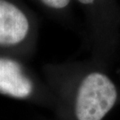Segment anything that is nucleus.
<instances>
[{
    "mask_svg": "<svg viewBox=\"0 0 120 120\" xmlns=\"http://www.w3.org/2000/svg\"><path fill=\"white\" fill-rule=\"evenodd\" d=\"M37 35V22L29 9L19 0H0V50L9 56L29 54Z\"/></svg>",
    "mask_w": 120,
    "mask_h": 120,
    "instance_id": "obj_1",
    "label": "nucleus"
},
{
    "mask_svg": "<svg viewBox=\"0 0 120 120\" xmlns=\"http://www.w3.org/2000/svg\"><path fill=\"white\" fill-rule=\"evenodd\" d=\"M40 7L54 14H63L69 9L73 0H33Z\"/></svg>",
    "mask_w": 120,
    "mask_h": 120,
    "instance_id": "obj_4",
    "label": "nucleus"
},
{
    "mask_svg": "<svg viewBox=\"0 0 120 120\" xmlns=\"http://www.w3.org/2000/svg\"><path fill=\"white\" fill-rule=\"evenodd\" d=\"M34 91L33 82L13 56H0V94L26 99Z\"/></svg>",
    "mask_w": 120,
    "mask_h": 120,
    "instance_id": "obj_3",
    "label": "nucleus"
},
{
    "mask_svg": "<svg viewBox=\"0 0 120 120\" xmlns=\"http://www.w3.org/2000/svg\"><path fill=\"white\" fill-rule=\"evenodd\" d=\"M115 84L104 73L92 71L77 82L73 94V112L77 120H102L116 102Z\"/></svg>",
    "mask_w": 120,
    "mask_h": 120,
    "instance_id": "obj_2",
    "label": "nucleus"
}]
</instances>
